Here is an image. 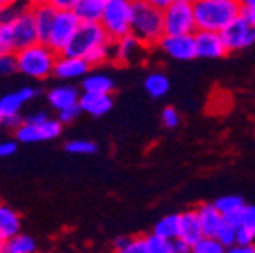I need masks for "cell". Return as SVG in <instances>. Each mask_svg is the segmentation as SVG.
Listing matches in <instances>:
<instances>
[{
    "label": "cell",
    "instance_id": "1",
    "mask_svg": "<svg viewBox=\"0 0 255 253\" xmlns=\"http://www.w3.org/2000/svg\"><path fill=\"white\" fill-rule=\"evenodd\" d=\"M197 30L222 34L236 18L241 16L239 0H193Z\"/></svg>",
    "mask_w": 255,
    "mask_h": 253
},
{
    "label": "cell",
    "instance_id": "2",
    "mask_svg": "<svg viewBox=\"0 0 255 253\" xmlns=\"http://www.w3.org/2000/svg\"><path fill=\"white\" fill-rule=\"evenodd\" d=\"M131 34L140 39L147 48L158 46L165 37V18L163 12L152 5L151 0H136L133 2V21Z\"/></svg>",
    "mask_w": 255,
    "mask_h": 253
},
{
    "label": "cell",
    "instance_id": "3",
    "mask_svg": "<svg viewBox=\"0 0 255 253\" xmlns=\"http://www.w3.org/2000/svg\"><path fill=\"white\" fill-rule=\"evenodd\" d=\"M59 53L44 43H36L14 53L16 69L32 80H44L53 75Z\"/></svg>",
    "mask_w": 255,
    "mask_h": 253
},
{
    "label": "cell",
    "instance_id": "4",
    "mask_svg": "<svg viewBox=\"0 0 255 253\" xmlns=\"http://www.w3.org/2000/svg\"><path fill=\"white\" fill-rule=\"evenodd\" d=\"M133 2L129 0H107L101 27L112 41H119L131 34Z\"/></svg>",
    "mask_w": 255,
    "mask_h": 253
},
{
    "label": "cell",
    "instance_id": "5",
    "mask_svg": "<svg viewBox=\"0 0 255 253\" xmlns=\"http://www.w3.org/2000/svg\"><path fill=\"white\" fill-rule=\"evenodd\" d=\"M163 18L165 36H193L197 32L193 0H172Z\"/></svg>",
    "mask_w": 255,
    "mask_h": 253
},
{
    "label": "cell",
    "instance_id": "6",
    "mask_svg": "<svg viewBox=\"0 0 255 253\" xmlns=\"http://www.w3.org/2000/svg\"><path fill=\"white\" fill-rule=\"evenodd\" d=\"M110 37L107 36V32L103 30L101 23H82L78 32L73 37L71 44L66 48V52L62 55L69 57H78V59H85L92 50L105 43H110Z\"/></svg>",
    "mask_w": 255,
    "mask_h": 253
},
{
    "label": "cell",
    "instance_id": "7",
    "mask_svg": "<svg viewBox=\"0 0 255 253\" xmlns=\"http://www.w3.org/2000/svg\"><path fill=\"white\" fill-rule=\"evenodd\" d=\"M82 21L78 20V16L73 11H64L57 12L55 21H53V27L50 30V36H48L46 44L52 48L53 52L62 55L66 52V48L71 44L73 37L78 32Z\"/></svg>",
    "mask_w": 255,
    "mask_h": 253
},
{
    "label": "cell",
    "instance_id": "8",
    "mask_svg": "<svg viewBox=\"0 0 255 253\" xmlns=\"http://www.w3.org/2000/svg\"><path fill=\"white\" fill-rule=\"evenodd\" d=\"M222 39L229 53L239 52V50H245L255 43V28L245 20L243 16H239L222 32Z\"/></svg>",
    "mask_w": 255,
    "mask_h": 253
},
{
    "label": "cell",
    "instance_id": "9",
    "mask_svg": "<svg viewBox=\"0 0 255 253\" xmlns=\"http://www.w3.org/2000/svg\"><path fill=\"white\" fill-rule=\"evenodd\" d=\"M62 133V124L59 123V119H48L43 124H27L23 123V126L16 131V142L21 143H37V142H46V140L57 138Z\"/></svg>",
    "mask_w": 255,
    "mask_h": 253
},
{
    "label": "cell",
    "instance_id": "10",
    "mask_svg": "<svg viewBox=\"0 0 255 253\" xmlns=\"http://www.w3.org/2000/svg\"><path fill=\"white\" fill-rule=\"evenodd\" d=\"M158 48L174 60L197 59V48L193 36H165L159 41Z\"/></svg>",
    "mask_w": 255,
    "mask_h": 253
},
{
    "label": "cell",
    "instance_id": "11",
    "mask_svg": "<svg viewBox=\"0 0 255 253\" xmlns=\"http://www.w3.org/2000/svg\"><path fill=\"white\" fill-rule=\"evenodd\" d=\"M11 27H12V36H14L16 52H20L23 48H28V46H32V44L39 43L36 23H34V16H32L30 7L21 12L14 21H11Z\"/></svg>",
    "mask_w": 255,
    "mask_h": 253
},
{
    "label": "cell",
    "instance_id": "12",
    "mask_svg": "<svg viewBox=\"0 0 255 253\" xmlns=\"http://www.w3.org/2000/svg\"><path fill=\"white\" fill-rule=\"evenodd\" d=\"M193 39H195L199 59H222L229 53L222 39V34H218V32L197 30L193 34Z\"/></svg>",
    "mask_w": 255,
    "mask_h": 253
},
{
    "label": "cell",
    "instance_id": "13",
    "mask_svg": "<svg viewBox=\"0 0 255 253\" xmlns=\"http://www.w3.org/2000/svg\"><path fill=\"white\" fill-rule=\"evenodd\" d=\"M145 50H147V46L140 39H136L133 34H129V36L123 37V39L114 41V46H112V60L116 64L138 62Z\"/></svg>",
    "mask_w": 255,
    "mask_h": 253
},
{
    "label": "cell",
    "instance_id": "14",
    "mask_svg": "<svg viewBox=\"0 0 255 253\" xmlns=\"http://www.w3.org/2000/svg\"><path fill=\"white\" fill-rule=\"evenodd\" d=\"M89 71H91V66L85 62V59L59 55L53 75H55V78L64 80V82H71V80H84L89 75Z\"/></svg>",
    "mask_w": 255,
    "mask_h": 253
},
{
    "label": "cell",
    "instance_id": "15",
    "mask_svg": "<svg viewBox=\"0 0 255 253\" xmlns=\"http://www.w3.org/2000/svg\"><path fill=\"white\" fill-rule=\"evenodd\" d=\"M30 11L32 16H34V23H36L39 43L46 44L50 30H52L53 21H55V16H57L55 7L48 0V2H34V4H30Z\"/></svg>",
    "mask_w": 255,
    "mask_h": 253
},
{
    "label": "cell",
    "instance_id": "16",
    "mask_svg": "<svg viewBox=\"0 0 255 253\" xmlns=\"http://www.w3.org/2000/svg\"><path fill=\"white\" fill-rule=\"evenodd\" d=\"M39 94L36 87H21L14 92H7L0 98V115L2 117H9V115H18L27 101L34 99Z\"/></svg>",
    "mask_w": 255,
    "mask_h": 253
},
{
    "label": "cell",
    "instance_id": "17",
    "mask_svg": "<svg viewBox=\"0 0 255 253\" xmlns=\"http://www.w3.org/2000/svg\"><path fill=\"white\" fill-rule=\"evenodd\" d=\"M204 238L197 209H186L179 214V239L190 245L191 248Z\"/></svg>",
    "mask_w": 255,
    "mask_h": 253
},
{
    "label": "cell",
    "instance_id": "18",
    "mask_svg": "<svg viewBox=\"0 0 255 253\" xmlns=\"http://www.w3.org/2000/svg\"><path fill=\"white\" fill-rule=\"evenodd\" d=\"M21 234V218L11 206L0 202V246H5L9 241Z\"/></svg>",
    "mask_w": 255,
    "mask_h": 253
},
{
    "label": "cell",
    "instance_id": "19",
    "mask_svg": "<svg viewBox=\"0 0 255 253\" xmlns=\"http://www.w3.org/2000/svg\"><path fill=\"white\" fill-rule=\"evenodd\" d=\"M80 92L73 85H57V87L50 89L46 94L48 105L57 110V114L62 110H68V108L78 107L80 103Z\"/></svg>",
    "mask_w": 255,
    "mask_h": 253
},
{
    "label": "cell",
    "instance_id": "20",
    "mask_svg": "<svg viewBox=\"0 0 255 253\" xmlns=\"http://www.w3.org/2000/svg\"><path fill=\"white\" fill-rule=\"evenodd\" d=\"M197 213H199L204 238H216L218 230L225 223L223 222V214L216 209L215 204H202V206L197 207Z\"/></svg>",
    "mask_w": 255,
    "mask_h": 253
},
{
    "label": "cell",
    "instance_id": "21",
    "mask_svg": "<svg viewBox=\"0 0 255 253\" xmlns=\"http://www.w3.org/2000/svg\"><path fill=\"white\" fill-rule=\"evenodd\" d=\"M107 0H76L73 12L82 23H101Z\"/></svg>",
    "mask_w": 255,
    "mask_h": 253
},
{
    "label": "cell",
    "instance_id": "22",
    "mask_svg": "<svg viewBox=\"0 0 255 253\" xmlns=\"http://www.w3.org/2000/svg\"><path fill=\"white\" fill-rule=\"evenodd\" d=\"M112 105H114L112 96L87 94V92H82L78 107H80V110L92 115V117H101V115L108 114V112L112 110Z\"/></svg>",
    "mask_w": 255,
    "mask_h": 253
},
{
    "label": "cell",
    "instance_id": "23",
    "mask_svg": "<svg viewBox=\"0 0 255 253\" xmlns=\"http://www.w3.org/2000/svg\"><path fill=\"white\" fill-rule=\"evenodd\" d=\"M116 89V82L114 78L105 73H89L84 80H82V91L87 94H105L112 96Z\"/></svg>",
    "mask_w": 255,
    "mask_h": 253
},
{
    "label": "cell",
    "instance_id": "24",
    "mask_svg": "<svg viewBox=\"0 0 255 253\" xmlns=\"http://www.w3.org/2000/svg\"><path fill=\"white\" fill-rule=\"evenodd\" d=\"M152 234L165 241H177L179 239V214H167L158 223H154Z\"/></svg>",
    "mask_w": 255,
    "mask_h": 253
},
{
    "label": "cell",
    "instance_id": "25",
    "mask_svg": "<svg viewBox=\"0 0 255 253\" xmlns=\"http://www.w3.org/2000/svg\"><path fill=\"white\" fill-rule=\"evenodd\" d=\"M143 89H145V92H147L151 98H154V99L163 98V96H167L168 91H170L168 76L159 71L149 73V75L145 76V80H143Z\"/></svg>",
    "mask_w": 255,
    "mask_h": 253
},
{
    "label": "cell",
    "instance_id": "26",
    "mask_svg": "<svg viewBox=\"0 0 255 253\" xmlns=\"http://www.w3.org/2000/svg\"><path fill=\"white\" fill-rule=\"evenodd\" d=\"M30 7V4L11 2V0H0V23H11L23 11Z\"/></svg>",
    "mask_w": 255,
    "mask_h": 253
},
{
    "label": "cell",
    "instance_id": "27",
    "mask_svg": "<svg viewBox=\"0 0 255 253\" xmlns=\"http://www.w3.org/2000/svg\"><path fill=\"white\" fill-rule=\"evenodd\" d=\"M213 204H215V207L223 214V216L238 213V211H243V207L247 206L245 200L239 197V195H223V197L216 198Z\"/></svg>",
    "mask_w": 255,
    "mask_h": 253
},
{
    "label": "cell",
    "instance_id": "28",
    "mask_svg": "<svg viewBox=\"0 0 255 253\" xmlns=\"http://www.w3.org/2000/svg\"><path fill=\"white\" fill-rule=\"evenodd\" d=\"M5 248L9 253H37V243L28 234H20L12 241H9Z\"/></svg>",
    "mask_w": 255,
    "mask_h": 253
},
{
    "label": "cell",
    "instance_id": "29",
    "mask_svg": "<svg viewBox=\"0 0 255 253\" xmlns=\"http://www.w3.org/2000/svg\"><path fill=\"white\" fill-rule=\"evenodd\" d=\"M112 46H114V41L110 43H105L101 46H98L96 50H92L87 57H85V62L89 64L91 67H98V66H103L105 62L112 60Z\"/></svg>",
    "mask_w": 255,
    "mask_h": 253
},
{
    "label": "cell",
    "instance_id": "30",
    "mask_svg": "<svg viewBox=\"0 0 255 253\" xmlns=\"http://www.w3.org/2000/svg\"><path fill=\"white\" fill-rule=\"evenodd\" d=\"M66 150L71 152V154H94L96 150H98V145L96 142L87 138H75V140H69L66 142Z\"/></svg>",
    "mask_w": 255,
    "mask_h": 253
},
{
    "label": "cell",
    "instance_id": "31",
    "mask_svg": "<svg viewBox=\"0 0 255 253\" xmlns=\"http://www.w3.org/2000/svg\"><path fill=\"white\" fill-rule=\"evenodd\" d=\"M0 50L5 55H14L16 53V44H14L11 23H0Z\"/></svg>",
    "mask_w": 255,
    "mask_h": 253
},
{
    "label": "cell",
    "instance_id": "32",
    "mask_svg": "<svg viewBox=\"0 0 255 253\" xmlns=\"http://www.w3.org/2000/svg\"><path fill=\"white\" fill-rule=\"evenodd\" d=\"M145 246H147V253H175L174 241H165L154 234L145 236Z\"/></svg>",
    "mask_w": 255,
    "mask_h": 253
},
{
    "label": "cell",
    "instance_id": "33",
    "mask_svg": "<svg viewBox=\"0 0 255 253\" xmlns=\"http://www.w3.org/2000/svg\"><path fill=\"white\" fill-rule=\"evenodd\" d=\"M191 253H227V248L216 238H202L191 248Z\"/></svg>",
    "mask_w": 255,
    "mask_h": 253
},
{
    "label": "cell",
    "instance_id": "34",
    "mask_svg": "<svg viewBox=\"0 0 255 253\" xmlns=\"http://www.w3.org/2000/svg\"><path fill=\"white\" fill-rule=\"evenodd\" d=\"M216 239H218L227 250L232 248V246H236V239H238V229L229 225V223H223L222 229H220L218 234H216Z\"/></svg>",
    "mask_w": 255,
    "mask_h": 253
},
{
    "label": "cell",
    "instance_id": "35",
    "mask_svg": "<svg viewBox=\"0 0 255 253\" xmlns=\"http://www.w3.org/2000/svg\"><path fill=\"white\" fill-rule=\"evenodd\" d=\"M181 123V115L179 112L175 110L174 107H165L163 112H161V124L165 127H177Z\"/></svg>",
    "mask_w": 255,
    "mask_h": 253
},
{
    "label": "cell",
    "instance_id": "36",
    "mask_svg": "<svg viewBox=\"0 0 255 253\" xmlns=\"http://www.w3.org/2000/svg\"><path fill=\"white\" fill-rule=\"evenodd\" d=\"M241 227L255 234V206H245L241 211Z\"/></svg>",
    "mask_w": 255,
    "mask_h": 253
},
{
    "label": "cell",
    "instance_id": "37",
    "mask_svg": "<svg viewBox=\"0 0 255 253\" xmlns=\"http://www.w3.org/2000/svg\"><path fill=\"white\" fill-rule=\"evenodd\" d=\"M116 253H147L145 238H131V241H129V245L126 248L119 250Z\"/></svg>",
    "mask_w": 255,
    "mask_h": 253
},
{
    "label": "cell",
    "instance_id": "38",
    "mask_svg": "<svg viewBox=\"0 0 255 253\" xmlns=\"http://www.w3.org/2000/svg\"><path fill=\"white\" fill-rule=\"evenodd\" d=\"M16 69V59L14 55H2L0 57V76H7V75H12Z\"/></svg>",
    "mask_w": 255,
    "mask_h": 253
},
{
    "label": "cell",
    "instance_id": "39",
    "mask_svg": "<svg viewBox=\"0 0 255 253\" xmlns=\"http://www.w3.org/2000/svg\"><path fill=\"white\" fill-rule=\"evenodd\" d=\"M238 246H255V234L252 230L239 227L238 229V239H236Z\"/></svg>",
    "mask_w": 255,
    "mask_h": 253
},
{
    "label": "cell",
    "instance_id": "40",
    "mask_svg": "<svg viewBox=\"0 0 255 253\" xmlns=\"http://www.w3.org/2000/svg\"><path fill=\"white\" fill-rule=\"evenodd\" d=\"M82 114V110H80V107H73V108H68V110H62L57 114V119H59V123L62 124H71L73 121L78 119V115Z\"/></svg>",
    "mask_w": 255,
    "mask_h": 253
},
{
    "label": "cell",
    "instance_id": "41",
    "mask_svg": "<svg viewBox=\"0 0 255 253\" xmlns=\"http://www.w3.org/2000/svg\"><path fill=\"white\" fill-rule=\"evenodd\" d=\"M241 16L254 27L255 25V0H243V2H241Z\"/></svg>",
    "mask_w": 255,
    "mask_h": 253
},
{
    "label": "cell",
    "instance_id": "42",
    "mask_svg": "<svg viewBox=\"0 0 255 253\" xmlns=\"http://www.w3.org/2000/svg\"><path fill=\"white\" fill-rule=\"evenodd\" d=\"M23 123H25V117H21V114L4 117V127H7V129H12L14 133L20 129L21 126H23Z\"/></svg>",
    "mask_w": 255,
    "mask_h": 253
},
{
    "label": "cell",
    "instance_id": "43",
    "mask_svg": "<svg viewBox=\"0 0 255 253\" xmlns=\"http://www.w3.org/2000/svg\"><path fill=\"white\" fill-rule=\"evenodd\" d=\"M52 5L55 7L57 12H64V11H73L76 0H50Z\"/></svg>",
    "mask_w": 255,
    "mask_h": 253
},
{
    "label": "cell",
    "instance_id": "44",
    "mask_svg": "<svg viewBox=\"0 0 255 253\" xmlns=\"http://www.w3.org/2000/svg\"><path fill=\"white\" fill-rule=\"evenodd\" d=\"M48 119H50V117H48L44 112H34V114L25 117V123L27 124H43V123H46Z\"/></svg>",
    "mask_w": 255,
    "mask_h": 253
},
{
    "label": "cell",
    "instance_id": "45",
    "mask_svg": "<svg viewBox=\"0 0 255 253\" xmlns=\"http://www.w3.org/2000/svg\"><path fill=\"white\" fill-rule=\"evenodd\" d=\"M16 152V142H0V158H7V156H12Z\"/></svg>",
    "mask_w": 255,
    "mask_h": 253
},
{
    "label": "cell",
    "instance_id": "46",
    "mask_svg": "<svg viewBox=\"0 0 255 253\" xmlns=\"http://www.w3.org/2000/svg\"><path fill=\"white\" fill-rule=\"evenodd\" d=\"M223 222L229 223V225H232V227H236V229H239V227H241V211L223 216Z\"/></svg>",
    "mask_w": 255,
    "mask_h": 253
},
{
    "label": "cell",
    "instance_id": "47",
    "mask_svg": "<svg viewBox=\"0 0 255 253\" xmlns=\"http://www.w3.org/2000/svg\"><path fill=\"white\" fill-rule=\"evenodd\" d=\"M129 241H131V238H128V236H119V238H116V241H114V252H119V250L126 248V246L129 245Z\"/></svg>",
    "mask_w": 255,
    "mask_h": 253
},
{
    "label": "cell",
    "instance_id": "48",
    "mask_svg": "<svg viewBox=\"0 0 255 253\" xmlns=\"http://www.w3.org/2000/svg\"><path fill=\"white\" fill-rule=\"evenodd\" d=\"M174 250H175V253H191V246L186 245L184 241H181V239L174 241Z\"/></svg>",
    "mask_w": 255,
    "mask_h": 253
},
{
    "label": "cell",
    "instance_id": "49",
    "mask_svg": "<svg viewBox=\"0 0 255 253\" xmlns=\"http://www.w3.org/2000/svg\"><path fill=\"white\" fill-rule=\"evenodd\" d=\"M227 253H255V246H232L227 250Z\"/></svg>",
    "mask_w": 255,
    "mask_h": 253
},
{
    "label": "cell",
    "instance_id": "50",
    "mask_svg": "<svg viewBox=\"0 0 255 253\" xmlns=\"http://www.w3.org/2000/svg\"><path fill=\"white\" fill-rule=\"evenodd\" d=\"M152 2V5H154L156 9H159L161 12H165L168 7H170V4H172V0H151Z\"/></svg>",
    "mask_w": 255,
    "mask_h": 253
},
{
    "label": "cell",
    "instance_id": "51",
    "mask_svg": "<svg viewBox=\"0 0 255 253\" xmlns=\"http://www.w3.org/2000/svg\"><path fill=\"white\" fill-rule=\"evenodd\" d=\"M0 127H4V117L0 115Z\"/></svg>",
    "mask_w": 255,
    "mask_h": 253
},
{
    "label": "cell",
    "instance_id": "52",
    "mask_svg": "<svg viewBox=\"0 0 255 253\" xmlns=\"http://www.w3.org/2000/svg\"><path fill=\"white\" fill-rule=\"evenodd\" d=\"M0 253H9V252H7V248H5V246H2V250H0Z\"/></svg>",
    "mask_w": 255,
    "mask_h": 253
},
{
    "label": "cell",
    "instance_id": "53",
    "mask_svg": "<svg viewBox=\"0 0 255 253\" xmlns=\"http://www.w3.org/2000/svg\"><path fill=\"white\" fill-rule=\"evenodd\" d=\"M37 253H50V252H37Z\"/></svg>",
    "mask_w": 255,
    "mask_h": 253
},
{
    "label": "cell",
    "instance_id": "54",
    "mask_svg": "<svg viewBox=\"0 0 255 253\" xmlns=\"http://www.w3.org/2000/svg\"><path fill=\"white\" fill-rule=\"evenodd\" d=\"M2 55H4V53H2V50H0V57H2Z\"/></svg>",
    "mask_w": 255,
    "mask_h": 253
},
{
    "label": "cell",
    "instance_id": "55",
    "mask_svg": "<svg viewBox=\"0 0 255 253\" xmlns=\"http://www.w3.org/2000/svg\"><path fill=\"white\" fill-rule=\"evenodd\" d=\"M0 250H2V246H0Z\"/></svg>",
    "mask_w": 255,
    "mask_h": 253
},
{
    "label": "cell",
    "instance_id": "56",
    "mask_svg": "<svg viewBox=\"0 0 255 253\" xmlns=\"http://www.w3.org/2000/svg\"><path fill=\"white\" fill-rule=\"evenodd\" d=\"M254 28H255V25H254Z\"/></svg>",
    "mask_w": 255,
    "mask_h": 253
}]
</instances>
